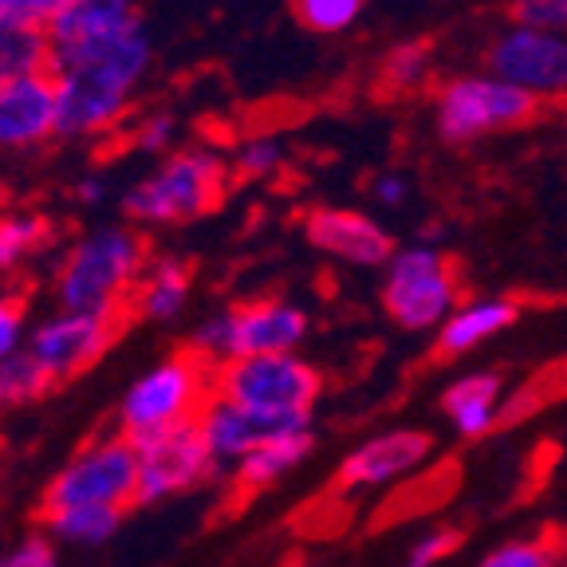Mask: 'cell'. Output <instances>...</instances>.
<instances>
[{
  "instance_id": "6da1fadb",
  "label": "cell",
  "mask_w": 567,
  "mask_h": 567,
  "mask_svg": "<svg viewBox=\"0 0 567 567\" xmlns=\"http://www.w3.org/2000/svg\"><path fill=\"white\" fill-rule=\"evenodd\" d=\"M151 63L154 44L142 24L103 44L52 55L60 138H99L115 131L151 75Z\"/></svg>"
},
{
  "instance_id": "7a4b0ae2",
  "label": "cell",
  "mask_w": 567,
  "mask_h": 567,
  "mask_svg": "<svg viewBox=\"0 0 567 567\" xmlns=\"http://www.w3.org/2000/svg\"><path fill=\"white\" fill-rule=\"evenodd\" d=\"M146 240L134 225H95L63 252L55 268V308L87 316H123L146 268Z\"/></svg>"
},
{
  "instance_id": "3957f363",
  "label": "cell",
  "mask_w": 567,
  "mask_h": 567,
  "mask_svg": "<svg viewBox=\"0 0 567 567\" xmlns=\"http://www.w3.org/2000/svg\"><path fill=\"white\" fill-rule=\"evenodd\" d=\"M229 162L209 146H186L158 162L123 194V213L134 225H189L225 202Z\"/></svg>"
},
{
  "instance_id": "277c9868",
  "label": "cell",
  "mask_w": 567,
  "mask_h": 567,
  "mask_svg": "<svg viewBox=\"0 0 567 567\" xmlns=\"http://www.w3.org/2000/svg\"><path fill=\"white\" fill-rule=\"evenodd\" d=\"M213 386H217V394L268 417V422L311 425L319 394H323V371L308 363L300 351L245 354V359L217 367Z\"/></svg>"
},
{
  "instance_id": "5b68a950",
  "label": "cell",
  "mask_w": 567,
  "mask_h": 567,
  "mask_svg": "<svg viewBox=\"0 0 567 567\" xmlns=\"http://www.w3.org/2000/svg\"><path fill=\"white\" fill-rule=\"evenodd\" d=\"M311 331V316L292 300L268 296V300H248L237 308H225L217 316H205L189 331V347L197 359L217 371V367L245 359V354H280L300 351Z\"/></svg>"
},
{
  "instance_id": "8992f818",
  "label": "cell",
  "mask_w": 567,
  "mask_h": 567,
  "mask_svg": "<svg viewBox=\"0 0 567 567\" xmlns=\"http://www.w3.org/2000/svg\"><path fill=\"white\" fill-rule=\"evenodd\" d=\"M540 118V99L513 87L493 71L453 75L437 87L434 131L445 146H473L493 134L520 131Z\"/></svg>"
},
{
  "instance_id": "52a82bcc",
  "label": "cell",
  "mask_w": 567,
  "mask_h": 567,
  "mask_svg": "<svg viewBox=\"0 0 567 567\" xmlns=\"http://www.w3.org/2000/svg\"><path fill=\"white\" fill-rule=\"evenodd\" d=\"M379 300L394 328L437 331L461 308L457 268L434 240H410L382 268Z\"/></svg>"
},
{
  "instance_id": "ba28073f",
  "label": "cell",
  "mask_w": 567,
  "mask_h": 567,
  "mask_svg": "<svg viewBox=\"0 0 567 567\" xmlns=\"http://www.w3.org/2000/svg\"><path fill=\"white\" fill-rule=\"evenodd\" d=\"M213 367L197 359L194 351L166 354L151 371H142L138 379L126 386L123 402H118V434L126 437H146L169 430V425L197 422L202 406L213 399Z\"/></svg>"
},
{
  "instance_id": "9c48e42d",
  "label": "cell",
  "mask_w": 567,
  "mask_h": 567,
  "mask_svg": "<svg viewBox=\"0 0 567 567\" xmlns=\"http://www.w3.org/2000/svg\"><path fill=\"white\" fill-rule=\"evenodd\" d=\"M75 505H138V450L126 434H106L83 445L63 470L48 481L40 513H60Z\"/></svg>"
},
{
  "instance_id": "30bf717a",
  "label": "cell",
  "mask_w": 567,
  "mask_h": 567,
  "mask_svg": "<svg viewBox=\"0 0 567 567\" xmlns=\"http://www.w3.org/2000/svg\"><path fill=\"white\" fill-rule=\"evenodd\" d=\"M131 442L138 450V505H162L169 496L194 493L221 473L205 450L197 422L169 425L158 434L131 437Z\"/></svg>"
},
{
  "instance_id": "8fae6325",
  "label": "cell",
  "mask_w": 567,
  "mask_h": 567,
  "mask_svg": "<svg viewBox=\"0 0 567 567\" xmlns=\"http://www.w3.org/2000/svg\"><path fill=\"white\" fill-rule=\"evenodd\" d=\"M485 68L540 103L567 99V35L532 24H508L488 40Z\"/></svg>"
},
{
  "instance_id": "7c38bea8",
  "label": "cell",
  "mask_w": 567,
  "mask_h": 567,
  "mask_svg": "<svg viewBox=\"0 0 567 567\" xmlns=\"http://www.w3.org/2000/svg\"><path fill=\"white\" fill-rule=\"evenodd\" d=\"M118 336V316H87V311H55L28 331V351L52 382H68L95 367Z\"/></svg>"
},
{
  "instance_id": "4fadbf2b",
  "label": "cell",
  "mask_w": 567,
  "mask_h": 567,
  "mask_svg": "<svg viewBox=\"0 0 567 567\" xmlns=\"http://www.w3.org/2000/svg\"><path fill=\"white\" fill-rule=\"evenodd\" d=\"M430 457H434V434L430 430H417V425L379 430L339 461L336 488H343V493H379V488L414 477Z\"/></svg>"
},
{
  "instance_id": "5bb4252c",
  "label": "cell",
  "mask_w": 567,
  "mask_h": 567,
  "mask_svg": "<svg viewBox=\"0 0 567 567\" xmlns=\"http://www.w3.org/2000/svg\"><path fill=\"white\" fill-rule=\"evenodd\" d=\"M303 237L316 252L347 268H386V260L399 252L394 237L382 221H374L363 209H343V205H319L303 217Z\"/></svg>"
},
{
  "instance_id": "9a60e30c",
  "label": "cell",
  "mask_w": 567,
  "mask_h": 567,
  "mask_svg": "<svg viewBox=\"0 0 567 567\" xmlns=\"http://www.w3.org/2000/svg\"><path fill=\"white\" fill-rule=\"evenodd\" d=\"M60 138L52 71L0 83V154H24Z\"/></svg>"
},
{
  "instance_id": "2e32d148",
  "label": "cell",
  "mask_w": 567,
  "mask_h": 567,
  "mask_svg": "<svg viewBox=\"0 0 567 567\" xmlns=\"http://www.w3.org/2000/svg\"><path fill=\"white\" fill-rule=\"evenodd\" d=\"M197 430H202V442H205V450H209L213 465L233 473L260 442H268V437L288 430V425L268 422V417L252 414V410L237 406L233 399H225V394L213 390V399L205 402L202 414H197Z\"/></svg>"
},
{
  "instance_id": "e0dca14e",
  "label": "cell",
  "mask_w": 567,
  "mask_h": 567,
  "mask_svg": "<svg viewBox=\"0 0 567 567\" xmlns=\"http://www.w3.org/2000/svg\"><path fill=\"white\" fill-rule=\"evenodd\" d=\"M138 4L134 0H63L55 17L48 20L52 35V55L80 52V48L103 44L115 35L138 28Z\"/></svg>"
},
{
  "instance_id": "ac0fdd59",
  "label": "cell",
  "mask_w": 567,
  "mask_h": 567,
  "mask_svg": "<svg viewBox=\"0 0 567 567\" xmlns=\"http://www.w3.org/2000/svg\"><path fill=\"white\" fill-rule=\"evenodd\" d=\"M442 417L453 425V434L461 442H481L501 425V410H505V379L501 371H470L453 379L437 399Z\"/></svg>"
},
{
  "instance_id": "d6986e66",
  "label": "cell",
  "mask_w": 567,
  "mask_h": 567,
  "mask_svg": "<svg viewBox=\"0 0 567 567\" xmlns=\"http://www.w3.org/2000/svg\"><path fill=\"white\" fill-rule=\"evenodd\" d=\"M516 319H520V303L508 300V296H481V300L461 303L442 328L434 331L437 336L434 351L442 359H465L477 347H485L488 339L505 336Z\"/></svg>"
},
{
  "instance_id": "ffe728a7",
  "label": "cell",
  "mask_w": 567,
  "mask_h": 567,
  "mask_svg": "<svg viewBox=\"0 0 567 567\" xmlns=\"http://www.w3.org/2000/svg\"><path fill=\"white\" fill-rule=\"evenodd\" d=\"M311 450H316V425H288L268 442H260L229 477L240 493H260V488L280 485L288 473L300 470L303 461L311 457Z\"/></svg>"
},
{
  "instance_id": "44dd1931",
  "label": "cell",
  "mask_w": 567,
  "mask_h": 567,
  "mask_svg": "<svg viewBox=\"0 0 567 567\" xmlns=\"http://www.w3.org/2000/svg\"><path fill=\"white\" fill-rule=\"evenodd\" d=\"M189 292H194V268H189V260L162 252V257L146 260L131 303L146 323H174L186 311Z\"/></svg>"
},
{
  "instance_id": "7402d4cb",
  "label": "cell",
  "mask_w": 567,
  "mask_h": 567,
  "mask_svg": "<svg viewBox=\"0 0 567 567\" xmlns=\"http://www.w3.org/2000/svg\"><path fill=\"white\" fill-rule=\"evenodd\" d=\"M52 71V35L44 24L0 17V83Z\"/></svg>"
},
{
  "instance_id": "603a6c76",
  "label": "cell",
  "mask_w": 567,
  "mask_h": 567,
  "mask_svg": "<svg viewBox=\"0 0 567 567\" xmlns=\"http://www.w3.org/2000/svg\"><path fill=\"white\" fill-rule=\"evenodd\" d=\"M126 508L115 505H75L60 508V513H40L44 532L55 544H68V548H99L123 528Z\"/></svg>"
},
{
  "instance_id": "cb8c5ba5",
  "label": "cell",
  "mask_w": 567,
  "mask_h": 567,
  "mask_svg": "<svg viewBox=\"0 0 567 567\" xmlns=\"http://www.w3.org/2000/svg\"><path fill=\"white\" fill-rule=\"evenodd\" d=\"M48 240H52V225L40 213H0V272L28 265L35 252H44Z\"/></svg>"
},
{
  "instance_id": "d4e9b609",
  "label": "cell",
  "mask_w": 567,
  "mask_h": 567,
  "mask_svg": "<svg viewBox=\"0 0 567 567\" xmlns=\"http://www.w3.org/2000/svg\"><path fill=\"white\" fill-rule=\"evenodd\" d=\"M55 382L48 379V371L32 359V351H17L0 363V394L9 406H28V402L44 399Z\"/></svg>"
},
{
  "instance_id": "484cf974",
  "label": "cell",
  "mask_w": 567,
  "mask_h": 567,
  "mask_svg": "<svg viewBox=\"0 0 567 567\" xmlns=\"http://www.w3.org/2000/svg\"><path fill=\"white\" fill-rule=\"evenodd\" d=\"M473 567H559V540L551 536H508L493 544Z\"/></svg>"
},
{
  "instance_id": "4316f807",
  "label": "cell",
  "mask_w": 567,
  "mask_h": 567,
  "mask_svg": "<svg viewBox=\"0 0 567 567\" xmlns=\"http://www.w3.org/2000/svg\"><path fill=\"white\" fill-rule=\"evenodd\" d=\"M367 0H292V12L308 32L339 35L359 24Z\"/></svg>"
},
{
  "instance_id": "83f0119b",
  "label": "cell",
  "mask_w": 567,
  "mask_h": 567,
  "mask_svg": "<svg viewBox=\"0 0 567 567\" xmlns=\"http://www.w3.org/2000/svg\"><path fill=\"white\" fill-rule=\"evenodd\" d=\"M229 166L245 182H268L284 169V142L276 134H252L237 146Z\"/></svg>"
},
{
  "instance_id": "f1b7e54d",
  "label": "cell",
  "mask_w": 567,
  "mask_h": 567,
  "mask_svg": "<svg viewBox=\"0 0 567 567\" xmlns=\"http://www.w3.org/2000/svg\"><path fill=\"white\" fill-rule=\"evenodd\" d=\"M430 48L425 44H399L390 48L386 60H382V83L394 91H410L417 83H425L430 75Z\"/></svg>"
},
{
  "instance_id": "f546056e",
  "label": "cell",
  "mask_w": 567,
  "mask_h": 567,
  "mask_svg": "<svg viewBox=\"0 0 567 567\" xmlns=\"http://www.w3.org/2000/svg\"><path fill=\"white\" fill-rule=\"evenodd\" d=\"M174 142H177V118L169 111H154V115H146L131 131V146L138 154H151V158L174 154Z\"/></svg>"
},
{
  "instance_id": "4dcf8cb0",
  "label": "cell",
  "mask_w": 567,
  "mask_h": 567,
  "mask_svg": "<svg viewBox=\"0 0 567 567\" xmlns=\"http://www.w3.org/2000/svg\"><path fill=\"white\" fill-rule=\"evenodd\" d=\"M461 544V532L457 528H430L422 532L414 544L406 548V559H402V567H437L445 564V559L457 551Z\"/></svg>"
},
{
  "instance_id": "1f68e13d",
  "label": "cell",
  "mask_w": 567,
  "mask_h": 567,
  "mask_svg": "<svg viewBox=\"0 0 567 567\" xmlns=\"http://www.w3.org/2000/svg\"><path fill=\"white\" fill-rule=\"evenodd\" d=\"M0 567H60L52 536H20L9 548H0Z\"/></svg>"
},
{
  "instance_id": "d6a6232c",
  "label": "cell",
  "mask_w": 567,
  "mask_h": 567,
  "mask_svg": "<svg viewBox=\"0 0 567 567\" xmlns=\"http://www.w3.org/2000/svg\"><path fill=\"white\" fill-rule=\"evenodd\" d=\"M508 17H513V24L548 28V32L567 35V0H513Z\"/></svg>"
},
{
  "instance_id": "836d02e7",
  "label": "cell",
  "mask_w": 567,
  "mask_h": 567,
  "mask_svg": "<svg viewBox=\"0 0 567 567\" xmlns=\"http://www.w3.org/2000/svg\"><path fill=\"white\" fill-rule=\"evenodd\" d=\"M24 328H28L24 300L0 292V363H4L9 354L24 351Z\"/></svg>"
},
{
  "instance_id": "e575fe53",
  "label": "cell",
  "mask_w": 567,
  "mask_h": 567,
  "mask_svg": "<svg viewBox=\"0 0 567 567\" xmlns=\"http://www.w3.org/2000/svg\"><path fill=\"white\" fill-rule=\"evenodd\" d=\"M410 197H414V177L402 174V169H382V174L371 177V202L379 209L394 213L402 205H410Z\"/></svg>"
},
{
  "instance_id": "d590c367",
  "label": "cell",
  "mask_w": 567,
  "mask_h": 567,
  "mask_svg": "<svg viewBox=\"0 0 567 567\" xmlns=\"http://www.w3.org/2000/svg\"><path fill=\"white\" fill-rule=\"evenodd\" d=\"M63 0H0V17H12V20H28V24H44L55 17Z\"/></svg>"
},
{
  "instance_id": "8d00e7d4",
  "label": "cell",
  "mask_w": 567,
  "mask_h": 567,
  "mask_svg": "<svg viewBox=\"0 0 567 567\" xmlns=\"http://www.w3.org/2000/svg\"><path fill=\"white\" fill-rule=\"evenodd\" d=\"M75 197H80L83 205H103L106 202V182L99 174L80 177V186H75Z\"/></svg>"
},
{
  "instance_id": "74e56055",
  "label": "cell",
  "mask_w": 567,
  "mask_h": 567,
  "mask_svg": "<svg viewBox=\"0 0 567 567\" xmlns=\"http://www.w3.org/2000/svg\"><path fill=\"white\" fill-rule=\"evenodd\" d=\"M559 567H567V540L559 544Z\"/></svg>"
},
{
  "instance_id": "f35d334b",
  "label": "cell",
  "mask_w": 567,
  "mask_h": 567,
  "mask_svg": "<svg viewBox=\"0 0 567 567\" xmlns=\"http://www.w3.org/2000/svg\"><path fill=\"white\" fill-rule=\"evenodd\" d=\"M0 402H4V394H0Z\"/></svg>"
}]
</instances>
